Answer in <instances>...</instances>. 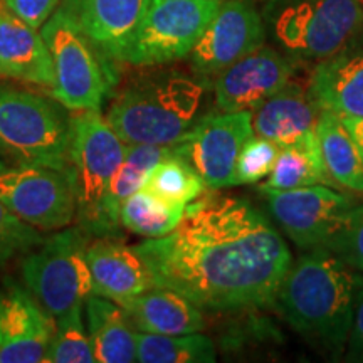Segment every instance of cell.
<instances>
[{
	"instance_id": "1",
	"label": "cell",
	"mask_w": 363,
	"mask_h": 363,
	"mask_svg": "<svg viewBox=\"0 0 363 363\" xmlns=\"http://www.w3.org/2000/svg\"><path fill=\"white\" fill-rule=\"evenodd\" d=\"M135 249L153 286L211 311L272 305L293 262L269 219L238 197H199L172 233Z\"/></svg>"
},
{
	"instance_id": "2",
	"label": "cell",
	"mask_w": 363,
	"mask_h": 363,
	"mask_svg": "<svg viewBox=\"0 0 363 363\" xmlns=\"http://www.w3.org/2000/svg\"><path fill=\"white\" fill-rule=\"evenodd\" d=\"M355 278L352 267L330 249H308L291 262L274 303L308 342L340 355L352 328Z\"/></svg>"
},
{
	"instance_id": "3",
	"label": "cell",
	"mask_w": 363,
	"mask_h": 363,
	"mask_svg": "<svg viewBox=\"0 0 363 363\" xmlns=\"http://www.w3.org/2000/svg\"><path fill=\"white\" fill-rule=\"evenodd\" d=\"M206 86L199 74H143L113 98L106 120L128 145H175L201 118Z\"/></svg>"
},
{
	"instance_id": "4",
	"label": "cell",
	"mask_w": 363,
	"mask_h": 363,
	"mask_svg": "<svg viewBox=\"0 0 363 363\" xmlns=\"http://www.w3.org/2000/svg\"><path fill=\"white\" fill-rule=\"evenodd\" d=\"M266 34L288 56L321 61L360 38L363 0H266Z\"/></svg>"
},
{
	"instance_id": "5",
	"label": "cell",
	"mask_w": 363,
	"mask_h": 363,
	"mask_svg": "<svg viewBox=\"0 0 363 363\" xmlns=\"http://www.w3.org/2000/svg\"><path fill=\"white\" fill-rule=\"evenodd\" d=\"M71 116L61 103L0 84V155L16 165L67 170Z\"/></svg>"
},
{
	"instance_id": "6",
	"label": "cell",
	"mask_w": 363,
	"mask_h": 363,
	"mask_svg": "<svg viewBox=\"0 0 363 363\" xmlns=\"http://www.w3.org/2000/svg\"><path fill=\"white\" fill-rule=\"evenodd\" d=\"M40 34L52 57V98L74 113L101 110L118 83L116 65L99 54L65 9H56Z\"/></svg>"
},
{
	"instance_id": "7",
	"label": "cell",
	"mask_w": 363,
	"mask_h": 363,
	"mask_svg": "<svg viewBox=\"0 0 363 363\" xmlns=\"http://www.w3.org/2000/svg\"><path fill=\"white\" fill-rule=\"evenodd\" d=\"M89 233L81 225L59 229L22 259L21 272L30 294L52 318L84 305L93 294L86 261Z\"/></svg>"
},
{
	"instance_id": "8",
	"label": "cell",
	"mask_w": 363,
	"mask_h": 363,
	"mask_svg": "<svg viewBox=\"0 0 363 363\" xmlns=\"http://www.w3.org/2000/svg\"><path fill=\"white\" fill-rule=\"evenodd\" d=\"M126 148L128 143L113 130L101 110L76 111L71 116L67 174L76 199V217L86 233L91 234L101 201L125 160Z\"/></svg>"
},
{
	"instance_id": "9",
	"label": "cell",
	"mask_w": 363,
	"mask_h": 363,
	"mask_svg": "<svg viewBox=\"0 0 363 363\" xmlns=\"http://www.w3.org/2000/svg\"><path fill=\"white\" fill-rule=\"evenodd\" d=\"M222 0H150L125 61L133 66H162L189 57Z\"/></svg>"
},
{
	"instance_id": "10",
	"label": "cell",
	"mask_w": 363,
	"mask_h": 363,
	"mask_svg": "<svg viewBox=\"0 0 363 363\" xmlns=\"http://www.w3.org/2000/svg\"><path fill=\"white\" fill-rule=\"evenodd\" d=\"M0 201L39 230L65 229L76 217V199L67 170L16 165L0 172Z\"/></svg>"
},
{
	"instance_id": "11",
	"label": "cell",
	"mask_w": 363,
	"mask_h": 363,
	"mask_svg": "<svg viewBox=\"0 0 363 363\" xmlns=\"http://www.w3.org/2000/svg\"><path fill=\"white\" fill-rule=\"evenodd\" d=\"M252 135L251 111H217L199 118L175 147L207 189L220 190L235 185L239 155Z\"/></svg>"
},
{
	"instance_id": "12",
	"label": "cell",
	"mask_w": 363,
	"mask_h": 363,
	"mask_svg": "<svg viewBox=\"0 0 363 363\" xmlns=\"http://www.w3.org/2000/svg\"><path fill=\"white\" fill-rule=\"evenodd\" d=\"M259 192L264 195L272 219L298 247L306 251L325 247L355 206L348 195L321 184Z\"/></svg>"
},
{
	"instance_id": "13",
	"label": "cell",
	"mask_w": 363,
	"mask_h": 363,
	"mask_svg": "<svg viewBox=\"0 0 363 363\" xmlns=\"http://www.w3.org/2000/svg\"><path fill=\"white\" fill-rule=\"evenodd\" d=\"M262 13L251 0H222L201 39L189 54L195 74L216 78L266 40Z\"/></svg>"
},
{
	"instance_id": "14",
	"label": "cell",
	"mask_w": 363,
	"mask_h": 363,
	"mask_svg": "<svg viewBox=\"0 0 363 363\" xmlns=\"http://www.w3.org/2000/svg\"><path fill=\"white\" fill-rule=\"evenodd\" d=\"M293 57L262 44L220 71L214 79L219 111H252L293 81Z\"/></svg>"
},
{
	"instance_id": "15",
	"label": "cell",
	"mask_w": 363,
	"mask_h": 363,
	"mask_svg": "<svg viewBox=\"0 0 363 363\" xmlns=\"http://www.w3.org/2000/svg\"><path fill=\"white\" fill-rule=\"evenodd\" d=\"M52 316L29 289L7 281L0 289V363L45 362L54 335Z\"/></svg>"
},
{
	"instance_id": "16",
	"label": "cell",
	"mask_w": 363,
	"mask_h": 363,
	"mask_svg": "<svg viewBox=\"0 0 363 363\" xmlns=\"http://www.w3.org/2000/svg\"><path fill=\"white\" fill-rule=\"evenodd\" d=\"M150 0H61L99 54L108 62H123L131 39L142 22Z\"/></svg>"
},
{
	"instance_id": "17",
	"label": "cell",
	"mask_w": 363,
	"mask_h": 363,
	"mask_svg": "<svg viewBox=\"0 0 363 363\" xmlns=\"http://www.w3.org/2000/svg\"><path fill=\"white\" fill-rule=\"evenodd\" d=\"M93 293L125 306L145 289L152 288V276L135 247L118 235H99L86 249Z\"/></svg>"
},
{
	"instance_id": "18",
	"label": "cell",
	"mask_w": 363,
	"mask_h": 363,
	"mask_svg": "<svg viewBox=\"0 0 363 363\" xmlns=\"http://www.w3.org/2000/svg\"><path fill=\"white\" fill-rule=\"evenodd\" d=\"M308 89L321 110L363 118V40L357 38L342 51L318 61Z\"/></svg>"
},
{
	"instance_id": "19",
	"label": "cell",
	"mask_w": 363,
	"mask_h": 363,
	"mask_svg": "<svg viewBox=\"0 0 363 363\" xmlns=\"http://www.w3.org/2000/svg\"><path fill=\"white\" fill-rule=\"evenodd\" d=\"M321 113L310 89L291 81L251 111L254 135L288 147L316 130Z\"/></svg>"
},
{
	"instance_id": "20",
	"label": "cell",
	"mask_w": 363,
	"mask_h": 363,
	"mask_svg": "<svg viewBox=\"0 0 363 363\" xmlns=\"http://www.w3.org/2000/svg\"><path fill=\"white\" fill-rule=\"evenodd\" d=\"M0 76L52 88V57L43 34L0 6Z\"/></svg>"
},
{
	"instance_id": "21",
	"label": "cell",
	"mask_w": 363,
	"mask_h": 363,
	"mask_svg": "<svg viewBox=\"0 0 363 363\" xmlns=\"http://www.w3.org/2000/svg\"><path fill=\"white\" fill-rule=\"evenodd\" d=\"M131 325L143 333L189 335L206 328L201 308L174 289L152 286L123 306Z\"/></svg>"
},
{
	"instance_id": "22",
	"label": "cell",
	"mask_w": 363,
	"mask_h": 363,
	"mask_svg": "<svg viewBox=\"0 0 363 363\" xmlns=\"http://www.w3.org/2000/svg\"><path fill=\"white\" fill-rule=\"evenodd\" d=\"M177 153L175 145H128L125 160L113 177L110 189L98 208L91 235H116L120 229V207L130 195L143 189L153 167Z\"/></svg>"
},
{
	"instance_id": "23",
	"label": "cell",
	"mask_w": 363,
	"mask_h": 363,
	"mask_svg": "<svg viewBox=\"0 0 363 363\" xmlns=\"http://www.w3.org/2000/svg\"><path fill=\"white\" fill-rule=\"evenodd\" d=\"M84 321L98 363L136 362V333L123 306L93 293L84 301Z\"/></svg>"
},
{
	"instance_id": "24",
	"label": "cell",
	"mask_w": 363,
	"mask_h": 363,
	"mask_svg": "<svg viewBox=\"0 0 363 363\" xmlns=\"http://www.w3.org/2000/svg\"><path fill=\"white\" fill-rule=\"evenodd\" d=\"M316 138L331 184L363 194V158L340 116L323 110L316 123Z\"/></svg>"
},
{
	"instance_id": "25",
	"label": "cell",
	"mask_w": 363,
	"mask_h": 363,
	"mask_svg": "<svg viewBox=\"0 0 363 363\" xmlns=\"http://www.w3.org/2000/svg\"><path fill=\"white\" fill-rule=\"evenodd\" d=\"M318 184H331L326 175L316 130L296 143L279 148L271 174L259 190H291Z\"/></svg>"
},
{
	"instance_id": "26",
	"label": "cell",
	"mask_w": 363,
	"mask_h": 363,
	"mask_svg": "<svg viewBox=\"0 0 363 363\" xmlns=\"http://www.w3.org/2000/svg\"><path fill=\"white\" fill-rule=\"evenodd\" d=\"M187 206L174 203L140 189L120 207V224L148 239L163 238L180 224Z\"/></svg>"
},
{
	"instance_id": "27",
	"label": "cell",
	"mask_w": 363,
	"mask_h": 363,
	"mask_svg": "<svg viewBox=\"0 0 363 363\" xmlns=\"http://www.w3.org/2000/svg\"><path fill=\"white\" fill-rule=\"evenodd\" d=\"M214 342L206 335L136 333V362L142 363H214Z\"/></svg>"
},
{
	"instance_id": "28",
	"label": "cell",
	"mask_w": 363,
	"mask_h": 363,
	"mask_svg": "<svg viewBox=\"0 0 363 363\" xmlns=\"http://www.w3.org/2000/svg\"><path fill=\"white\" fill-rule=\"evenodd\" d=\"M143 189L163 201L189 206L206 194L207 185L187 160L174 153L153 167Z\"/></svg>"
},
{
	"instance_id": "29",
	"label": "cell",
	"mask_w": 363,
	"mask_h": 363,
	"mask_svg": "<svg viewBox=\"0 0 363 363\" xmlns=\"http://www.w3.org/2000/svg\"><path fill=\"white\" fill-rule=\"evenodd\" d=\"M83 306H74L65 315L56 318V328L49 345L45 362L49 363H91L96 362L91 343Z\"/></svg>"
},
{
	"instance_id": "30",
	"label": "cell",
	"mask_w": 363,
	"mask_h": 363,
	"mask_svg": "<svg viewBox=\"0 0 363 363\" xmlns=\"http://www.w3.org/2000/svg\"><path fill=\"white\" fill-rule=\"evenodd\" d=\"M44 238L39 229L26 224L0 201V267L35 249Z\"/></svg>"
},
{
	"instance_id": "31",
	"label": "cell",
	"mask_w": 363,
	"mask_h": 363,
	"mask_svg": "<svg viewBox=\"0 0 363 363\" xmlns=\"http://www.w3.org/2000/svg\"><path fill=\"white\" fill-rule=\"evenodd\" d=\"M279 147L264 136L252 135L240 152L235 167V185L259 184L271 174Z\"/></svg>"
},
{
	"instance_id": "32",
	"label": "cell",
	"mask_w": 363,
	"mask_h": 363,
	"mask_svg": "<svg viewBox=\"0 0 363 363\" xmlns=\"http://www.w3.org/2000/svg\"><path fill=\"white\" fill-rule=\"evenodd\" d=\"M352 269L363 272V203L353 206L342 229L325 246Z\"/></svg>"
},
{
	"instance_id": "33",
	"label": "cell",
	"mask_w": 363,
	"mask_h": 363,
	"mask_svg": "<svg viewBox=\"0 0 363 363\" xmlns=\"http://www.w3.org/2000/svg\"><path fill=\"white\" fill-rule=\"evenodd\" d=\"M59 2L61 0H0V6L6 7L17 19L39 30L56 12Z\"/></svg>"
},
{
	"instance_id": "34",
	"label": "cell",
	"mask_w": 363,
	"mask_h": 363,
	"mask_svg": "<svg viewBox=\"0 0 363 363\" xmlns=\"http://www.w3.org/2000/svg\"><path fill=\"white\" fill-rule=\"evenodd\" d=\"M347 358L350 362H363V272L355 278V299H353L352 328L347 342Z\"/></svg>"
},
{
	"instance_id": "35",
	"label": "cell",
	"mask_w": 363,
	"mask_h": 363,
	"mask_svg": "<svg viewBox=\"0 0 363 363\" xmlns=\"http://www.w3.org/2000/svg\"><path fill=\"white\" fill-rule=\"evenodd\" d=\"M345 128L350 131V135L355 140L358 150H360V155L363 158V118H348V116H340Z\"/></svg>"
},
{
	"instance_id": "36",
	"label": "cell",
	"mask_w": 363,
	"mask_h": 363,
	"mask_svg": "<svg viewBox=\"0 0 363 363\" xmlns=\"http://www.w3.org/2000/svg\"><path fill=\"white\" fill-rule=\"evenodd\" d=\"M4 169H7V163L4 160H0V172H2Z\"/></svg>"
}]
</instances>
